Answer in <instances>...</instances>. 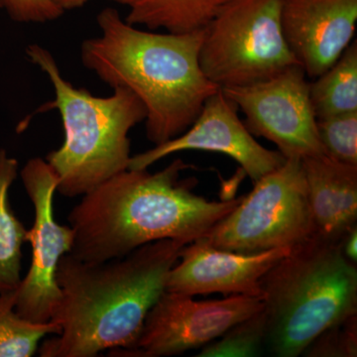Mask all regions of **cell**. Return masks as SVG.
I'll use <instances>...</instances> for the list:
<instances>
[{
    "label": "cell",
    "instance_id": "obj_1",
    "mask_svg": "<svg viewBox=\"0 0 357 357\" xmlns=\"http://www.w3.org/2000/svg\"><path fill=\"white\" fill-rule=\"evenodd\" d=\"M185 245L162 239L102 262L63 256L56 277L62 296L51 319L61 332L45 340L40 356L93 357L107 349L121 356L130 351Z\"/></svg>",
    "mask_w": 357,
    "mask_h": 357
},
{
    "label": "cell",
    "instance_id": "obj_2",
    "mask_svg": "<svg viewBox=\"0 0 357 357\" xmlns=\"http://www.w3.org/2000/svg\"><path fill=\"white\" fill-rule=\"evenodd\" d=\"M181 159L156 173L126 171L82 196L70 211V255L86 262L122 257L145 244L172 239L189 244L208 236L243 197L208 201L192 191Z\"/></svg>",
    "mask_w": 357,
    "mask_h": 357
},
{
    "label": "cell",
    "instance_id": "obj_3",
    "mask_svg": "<svg viewBox=\"0 0 357 357\" xmlns=\"http://www.w3.org/2000/svg\"><path fill=\"white\" fill-rule=\"evenodd\" d=\"M100 36L81 46L84 67L112 89L132 91L146 109V135L154 145L177 137L192 126L218 86L199 65L204 29L154 33L129 24L116 9L98 17Z\"/></svg>",
    "mask_w": 357,
    "mask_h": 357
},
{
    "label": "cell",
    "instance_id": "obj_4",
    "mask_svg": "<svg viewBox=\"0 0 357 357\" xmlns=\"http://www.w3.org/2000/svg\"><path fill=\"white\" fill-rule=\"evenodd\" d=\"M28 59L48 77L55 98L38 112L58 110L64 128L62 146L47 155L58 178L57 192L67 198L84 196L107 178L128 169L129 132L146 119V109L132 91L115 88L96 96L63 77L51 52L38 44L26 49Z\"/></svg>",
    "mask_w": 357,
    "mask_h": 357
},
{
    "label": "cell",
    "instance_id": "obj_5",
    "mask_svg": "<svg viewBox=\"0 0 357 357\" xmlns=\"http://www.w3.org/2000/svg\"><path fill=\"white\" fill-rule=\"evenodd\" d=\"M266 318L265 349L303 356L328 328L357 314V267L340 243L312 236L291 249L260 281Z\"/></svg>",
    "mask_w": 357,
    "mask_h": 357
},
{
    "label": "cell",
    "instance_id": "obj_6",
    "mask_svg": "<svg viewBox=\"0 0 357 357\" xmlns=\"http://www.w3.org/2000/svg\"><path fill=\"white\" fill-rule=\"evenodd\" d=\"M283 0H232L204 29L199 65L220 89L271 79L299 63L282 29Z\"/></svg>",
    "mask_w": 357,
    "mask_h": 357
},
{
    "label": "cell",
    "instance_id": "obj_7",
    "mask_svg": "<svg viewBox=\"0 0 357 357\" xmlns=\"http://www.w3.org/2000/svg\"><path fill=\"white\" fill-rule=\"evenodd\" d=\"M255 184L204 236L211 246L255 255L293 248L314 236L302 159H286Z\"/></svg>",
    "mask_w": 357,
    "mask_h": 357
},
{
    "label": "cell",
    "instance_id": "obj_8",
    "mask_svg": "<svg viewBox=\"0 0 357 357\" xmlns=\"http://www.w3.org/2000/svg\"><path fill=\"white\" fill-rule=\"evenodd\" d=\"M220 89L245 115L248 130L273 142L286 159L326 155L300 65L260 83Z\"/></svg>",
    "mask_w": 357,
    "mask_h": 357
},
{
    "label": "cell",
    "instance_id": "obj_9",
    "mask_svg": "<svg viewBox=\"0 0 357 357\" xmlns=\"http://www.w3.org/2000/svg\"><path fill=\"white\" fill-rule=\"evenodd\" d=\"M20 176L35 215L27 232L32 248L31 264L16 290L15 311L32 323H47L62 296L56 278L58 265L72 248L74 232L70 225H60L54 217L58 178L46 160L30 159Z\"/></svg>",
    "mask_w": 357,
    "mask_h": 357
},
{
    "label": "cell",
    "instance_id": "obj_10",
    "mask_svg": "<svg viewBox=\"0 0 357 357\" xmlns=\"http://www.w3.org/2000/svg\"><path fill=\"white\" fill-rule=\"evenodd\" d=\"M262 309L259 297L231 295L197 301L165 291L148 312L135 345L121 356H172L202 349Z\"/></svg>",
    "mask_w": 357,
    "mask_h": 357
},
{
    "label": "cell",
    "instance_id": "obj_11",
    "mask_svg": "<svg viewBox=\"0 0 357 357\" xmlns=\"http://www.w3.org/2000/svg\"><path fill=\"white\" fill-rule=\"evenodd\" d=\"M238 109L218 89L204 102L198 117L182 134L131 156L128 169L143 170L169 155L188 150L215 152L236 161L253 182L276 170L286 161L279 151L257 142L238 116Z\"/></svg>",
    "mask_w": 357,
    "mask_h": 357
},
{
    "label": "cell",
    "instance_id": "obj_12",
    "mask_svg": "<svg viewBox=\"0 0 357 357\" xmlns=\"http://www.w3.org/2000/svg\"><path fill=\"white\" fill-rule=\"evenodd\" d=\"M291 249L243 255L213 248L202 237L181 250L169 272L166 291L192 297L222 294L263 298L260 281Z\"/></svg>",
    "mask_w": 357,
    "mask_h": 357
},
{
    "label": "cell",
    "instance_id": "obj_13",
    "mask_svg": "<svg viewBox=\"0 0 357 357\" xmlns=\"http://www.w3.org/2000/svg\"><path fill=\"white\" fill-rule=\"evenodd\" d=\"M281 21L294 58L316 79L352 43L357 0H283Z\"/></svg>",
    "mask_w": 357,
    "mask_h": 357
},
{
    "label": "cell",
    "instance_id": "obj_14",
    "mask_svg": "<svg viewBox=\"0 0 357 357\" xmlns=\"http://www.w3.org/2000/svg\"><path fill=\"white\" fill-rule=\"evenodd\" d=\"M314 236L340 243L357 222V166L328 155L302 159Z\"/></svg>",
    "mask_w": 357,
    "mask_h": 357
},
{
    "label": "cell",
    "instance_id": "obj_15",
    "mask_svg": "<svg viewBox=\"0 0 357 357\" xmlns=\"http://www.w3.org/2000/svg\"><path fill=\"white\" fill-rule=\"evenodd\" d=\"M128 9L124 20L170 33L203 30L232 0H112Z\"/></svg>",
    "mask_w": 357,
    "mask_h": 357
},
{
    "label": "cell",
    "instance_id": "obj_16",
    "mask_svg": "<svg viewBox=\"0 0 357 357\" xmlns=\"http://www.w3.org/2000/svg\"><path fill=\"white\" fill-rule=\"evenodd\" d=\"M18 175V161L0 149V294L13 292L20 285L22 244L28 229L11 208L9 191Z\"/></svg>",
    "mask_w": 357,
    "mask_h": 357
},
{
    "label": "cell",
    "instance_id": "obj_17",
    "mask_svg": "<svg viewBox=\"0 0 357 357\" xmlns=\"http://www.w3.org/2000/svg\"><path fill=\"white\" fill-rule=\"evenodd\" d=\"M317 119L357 112V43L352 42L337 62L310 83Z\"/></svg>",
    "mask_w": 357,
    "mask_h": 357
},
{
    "label": "cell",
    "instance_id": "obj_18",
    "mask_svg": "<svg viewBox=\"0 0 357 357\" xmlns=\"http://www.w3.org/2000/svg\"><path fill=\"white\" fill-rule=\"evenodd\" d=\"M16 291L0 294V357H31L40 342L48 335H57L60 326L54 321L32 323L15 311Z\"/></svg>",
    "mask_w": 357,
    "mask_h": 357
},
{
    "label": "cell",
    "instance_id": "obj_19",
    "mask_svg": "<svg viewBox=\"0 0 357 357\" xmlns=\"http://www.w3.org/2000/svg\"><path fill=\"white\" fill-rule=\"evenodd\" d=\"M266 342V318L263 309L229 328L222 337L202 347L198 357L261 356Z\"/></svg>",
    "mask_w": 357,
    "mask_h": 357
},
{
    "label": "cell",
    "instance_id": "obj_20",
    "mask_svg": "<svg viewBox=\"0 0 357 357\" xmlns=\"http://www.w3.org/2000/svg\"><path fill=\"white\" fill-rule=\"evenodd\" d=\"M317 126L326 155L357 166V112L317 119Z\"/></svg>",
    "mask_w": 357,
    "mask_h": 357
},
{
    "label": "cell",
    "instance_id": "obj_21",
    "mask_svg": "<svg viewBox=\"0 0 357 357\" xmlns=\"http://www.w3.org/2000/svg\"><path fill=\"white\" fill-rule=\"evenodd\" d=\"M307 357H356L357 314L328 328L305 349Z\"/></svg>",
    "mask_w": 357,
    "mask_h": 357
},
{
    "label": "cell",
    "instance_id": "obj_22",
    "mask_svg": "<svg viewBox=\"0 0 357 357\" xmlns=\"http://www.w3.org/2000/svg\"><path fill=\"white\" fill-rule=\"evenodd\" d=\"M0 9L20 23L50 22L65 13L53 0H0Z\"/></svg>",
    "mask_w": 357,
    "mask_h": 357
},
{
    "label": "cell",
    "instance_id": "obj_23",
    "mask_svg": "<svg viewBox=\"0 0 357 357\" xmlns=\"http://www.w3.org/2000/svg\"><path fill=\"white\" fill-rule=\"evenodd\" d=\"M342 255L349 261L356 264L357 263V225L347 230V234L342 236L340 241Z\"/></svg>",
    "mask_w": 357,
    "mask_h": 357
},
{
    "label": "cell",
    "instance_id": "obj_24",
    "mask_svg": "<svg viewBox=\"0 0 357 357\" xmlns=\"http://www.w3.org/2000/svg\"><path fill=\"white\" fill-rule=\"evenodd\" d=\"M57 6L64 10H74V9L81 8L89 3L91 0H53Z\"/></svg>",
    "mask_w": 357,
    "mask_h": 357
}]
</instances>
